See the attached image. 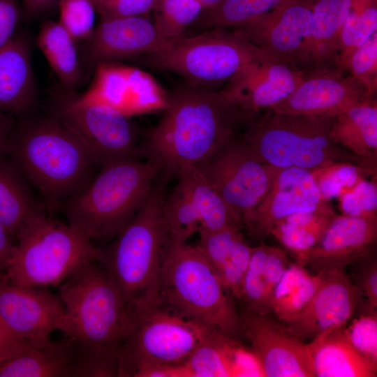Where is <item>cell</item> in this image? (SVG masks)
<instances>
[{
  "mask_svg": "<svg viewBox=\"0 0 377 377\" xmlns=\"http://www.w3.org/2000/svg\"><path fill=\"white\" fill-rule=\"evenodd\" d=\"M251 117L220 91L186 83L169 96L163 117L140 145L141 156L157 165L164 182L205 158Z\"/></svg>",
  "mask_w": 377,
  "mask_h": 377,
  "instance_id": "1",
  "label": "cell"
},
{
  "mask_svg": "<svg viewBox=\"0 0 377 377\" xmlns=\"http://www.w3.org/2000/svg\"><path fill=\"white\" fill-rule=\"evenodd\" d=\"M26 114L15 117L7 156L39 191L46 207L57 211L89 184L99 165L79 137L54 114L32 119Z\"/></svg>",
  "mask_w": 377,
  "mask_h": 377,
  "instance_id": "2",
  "label": "cell"
},
{
  "mask_svg": "<svg viewBox=\"0 0 377 377\" xmlns=\"http://www.w3.org/2000/svg\"><path fill=\"white\" fill-rule=\"evenodd\" d=\"M156 183L130 223L101 248L98 261L140 316L158 304L161 271L172 238L163 214L164 182L159 179Z\"/></svg>",
  "mask_w": 377,
  "mask_h": 377,
  "instance_id": "3",
  "label": "cell"
},
{
  "mask_svg": "<svg viewBox=\"0 0 377 377\" xmlns=\"http://www.w3.org/2000/svg\"><path fill=\"white\" fill-rule=\"evenodd\" d=\"M159 170L138 158L101 167L89 184L59 207L68 223L91 242L115 238L149 197Z\"/></svg>",
  "mask_w": 377,
  "mask_h": 377,
  "instance_id": "4",
  "label": "cell"
},
{
  "mask_svg": "<svg viewBox=\"0 0 377 377\" xmlns=\"http://www.w3.org/2000/svg\"><path fill=\"white\" fill-rule=\"evenodd\" d=\"M234 298L197 245L172 238L158 305L240 341L244 335Z\"/></svg>",
  "mask_w": 377,
  "mask_h": 377,
  "instance_id": "5",
  "label": "cell"
},
{
  "mask_svg": "<svg viewBox=\"0 0 377 377\" xmlns=\"http://www.w3.org/2000/svg\"><path fill=\"white\" fill-rule=\"evenodd\" d=\"M334 119L265 110L246 121L241 135L264 163L274 167L314 170L348 162L373 170L360 158L333 141Z\"/></svg>",
  "mask_w": 377,
  "mask_h": 377,
  "instance_id": "6",
  "label": "cell"
},
{
  "mask_svg": "<svg viewBox=\"0 0 377 377\" xmlns=\"http://www.w3.org/2000/svg\"><path fill=\"white\" fill-rule=\"evenodd\" d=\"M64 312L57 330L77 341L121 348L141 316L93 261L59 285Z\"/></svg>",
  "mask_w": 377,
  "mask_h": 377,
  "instance_id": "7",
  "label": "cell"
},
{
  "mask_svg": "<svg viewBox=\"0 0 377 377\" xmlns=\"http://www.w3.org/2000/svg\"><path fill=\"white\" fill-rule=\"evenodd\" d=\"M17 244L3 276L24 287L58 286L86 264L98 261L101 248L68 223L36 214L18 230Z\"/></svg>",
  "mask_w": 377,
  "mask_h": 377,
  "instance_id": "8",
  "label": "cell"
},
{
  "mask_svg": "<svg viewBox=\"0 0 377 377\" xmlns=\"http://www.w3.org/2000/svg\"><path fill=\"white\" fill-rule=\"evenodd\" d=\"M216 332L157 305L140 317L122 345L119 377H175L177 368Z\"/></svg>",
  "mask_w": 377,
  "mask_h": 377,
  "instance_id": "9",
  "label": "cell"
},
{
  "mask_svg": "<svg viewBox=\"0 0 377 377\" xmlns=\"http://www.w3.org/2000/svg\"><path fill=\"white\" fill-rule=\"evenodd\" d=\"M266 54L233 31L212 29L170 43L139 57L146 66L176 73L187 83L206 88L227 82Z\"/></svg>",
  "mask_w": 377,
  "mask_h": 377,
  "instance_id": "10",
  "label": "cell"
},
{
  "mask_svg": "<svg viewBox=\"0 0 377 377\" xmlns=\"http://www.w3.org/2000/svg\"><path fill=\"white\" fill-rule=\"evenodd\" d=\"M193 166L249 231L269 186L271 165L264 163L236 133Z\"/></svg>",
  "mask_w": 377,
  "mask_h": 377,
  "instance_id": "11",
  "label": "cell"
},
{
  "mask_svg": "<svg viewBox=\"0 0 377 377\" xmlns=\"http://www.w3.org/2000/svg\"><path fill=\"white\" fill-rule=\"evenodd\" d=\"M52 114L79 137L100 167L142 156L136 127L113 108L75 98L58 103Z\"/></svg>",
  "mask_w": 377,
  "mask_h": 377,
  "instance_id": "12",
  "label": "cell"
},
{
  "mask_svg": "<svg viewBox=\"0 0 377 377\" xmlns=\"http://www.w3.org/2000/svg\"><path fill=\"white\" fill-rule=\"evenodd\" d=\"M314 1L290 0L232 31L270 57L306 73Z\"/></svg>",
  "mask_w": 377,
  "mask_h": 377,
  "instance_id": "13",
  "label": "cell"
},
{
  "mask_svg": "<svg viewBox=\"0 0 377 377\" xmlns=\"http://www.w3.org/2000/svg\"><path fill=\"white\" fill-rule=\"evenodd\" d=\"M244 335L258 359L265 377H315L307 343L269 314L243 308Z\"/></svg>",
  "mask_w": 377,
  "mask_h": 377,
  "instance_id": "14",
  "label": "cell"
},
{
  "mask_svg": "<svg viewBox=\"0 0 377 377\" xmlns=\"http://www.w3.org/2000/svg\"><path fill=\"white\" fill-rule=\"evenodd\" d=\"M306 75L266 54L230 79L220 91L239 109L254 115L286 99Z\"/></svg>",
  "mask_w": 377,
  "mask_h": 377,
  "instance_id": "15",
  "label": "cell"
},
{
  "mask_svg": "<svg viewBox=\"0 0 377 377\" xmlns=\"http://www.w3.org/2000/svg\"><path fill=\"white\" fill-rule=\"evenodd\" d=\"M169 96L147 73L117 64L96 66L88 91L78 98L108 105L127 117L165 110Z\"/></svg>",
  "mask_w": 377,
  "mask_h": 377,
  "instance_id": "16",
  "label": "cell"
},
{
  "mask_svg": "<svg viewBox=\"0 0 377 377\" xmlns=\"http://www.w3.org/2000/svg\"><path fill=\"white\" fill-rule=\"evenodd\" d=\"M334 212L323 199L311 170L271 165L268 190L257 206L249 235L262 239L270 235L280 219L297 212Z\"/></svg>",
  "mask_w": 377,
  "mask_h": 377,
  "instance_id": "17",
  "label": "cell"
},
{
  "mask_svg": "<svg viewBox=\"0 0 377 377\" xmlns=\"http://www.w3.org/2000/svg\"><path fill=\"white\" fill-rule=\"evenodd\" d=\"M168 44L146 15L104 19L83 40L82 55L87 64L96 66L139 57L158 51Z\"/></svg>",
  "mask_w": 377,
  "mask_h": 377,
  "instance_id": "18",
  "label": "cell"
},
{
  "mask_svg": "<svg viewBox=\"0 0 377 377\" xmlns=\"http://www.w3.org/2000/svg\"><path fill=\"white\" fill-rule=\"evenodd\" d=\"M377 216L345 214L332 219L320 240L296 257L316 273L345 270L352 263L376 247Z\"/></svg>",
  "mask_w": 377,
  "mask_h": 377,
  "instance_id": "19",
  "label": "cell"
},
{
  "mask_svg": "<svg viewBox=\"0 0 377 377\" xmlns=\"http://www.w3.org/2000/svg\"><path fill=\"white\" fill-rule=\"evenodd\" d=\"M369 98L363 85L337 69L309 73L283 101L267 109L292 114L336 117Z\"/></svg>",
  "mask_w": 377,
  "mask_h": 377,
  "instance_id": "20",
  "label": "cell"
},
{
  "mask_svg": "<svg viewBox=\"0 0 377 377\" xmlns=\"http://www.w3.org/2000/svg\"><path fill=\"white\" fill-rule=\"evenodd\" d=\"M64 312L59 295L38 287L19 286L0 280V316L22 339L34 345L50 339Z\"/></svg>",
  "mask_w": 377,
  "mask_h": 377,
  "instance_id": "21",
  "label": "cell"
},
{
  "mask_svg": "<svg viewBox=\"0 0 377 377\" xmlns=\"http://www.w3.org/2000/svg\"><path fill=\"white\" fill-rule=\"evenodd\" d=\"M319 272V285L308 304L294 319L283 323L303 341L345 325L356 309L357 290L346 270Z\"/></svg>",
  "mask_w": 377,
  "mask_h": 377,
  "instance_id": "22",
  "label": "cell"
},
{
  "mask_svg": "<svg viewBox=\"0 0 377 377\" xmlns=\"http://www.w3.org/2000/svg\"><path fill=\"white\" fill-rule=\"evenodd\" d=\"M29 37L17 31L0 49V113L29 114L37 99Z\"/></svg>",
  "mask_w": 377,
  "mask_h": 377,
  "instance_id": "23",
  "label": "cell"
},
{
  "mask_svg": "<svg viewBox=\"0 0 377 377\" xmlns=\"http://www.w3.org/2000/svg\"><path fill=\"white\" fill-rule=\"evenodd\" d=\"M197 244L223 285L239 300L243 278L253 248L239 228L199 232Z\"/></svg>",
  "mask_w": 377,
  "mask_h": 377,
  "instance_id": "24",
  "label": "cell"
},
{
  "mask_svg": "<svg viewBox=\"0 0 377 377\" xmlns=\"http://www.w3.org/2000/svg\"><path fill=\"white\" fill-rule=\"evenodd\" d=\"M316 377H374L377 368L354 348L346 326L331 327L307 343Z\"/></svg>",
  "mask_w": 377,
  "mask_h": 377,
  "instance_id": "25",
  "label": "cell"
},
{
  "mask_svg": "<svg viewBox=\"0 0 377 377\" xmlns=\"http://www.w3.org/2000/svg\"><path fill=\"white\" fill-rule=\"evenodd\" d=\"M352 0H315L306 53V74L336 69L341 29Z\"/></svg>",
  "mask_w": 377,
  "mask_h": 377,
  "instance_id": "26",
  "label": "cell"
},
{
  "mask_svg": "<svg viewBox=\"0 0 377 377\" xmlns=\"http://www.w3.org/2000/svg\"><path fill=\"white\" fill-rule=\"evenodd\" d=\"M76 349L71 338L50 339L0 362V377H72Z\"/></svg>",
  "mask_w": 377,
  "mask_h": 377,
  "instance_id": "27",
  "label": "cell"
},
{
  "mask_svg": "<svg viewBox=\"0 0 377 377\" xmlns=\"http://www.w3.org/2000/svg\"><path fill=\"white\" fill-rule=\"evenodd\" d=\"M331 138L376 171V98H366L334 117Z\"/></svg>",
  "mask_w": 377,
  "mask_h": 377,
  "instance_id": "28",
  "label": "cell"
},
{
  "mask_svg": "<svg viewBox=\"0 0 377 377\" xmlns=\"http://www.w3.org/2000/svg\"><path fill=\"white\" fill-rule=\"evenodd\" d=\"M245 348L239 341L216 332L180 367L179 377L240 376V362Z\"/></svg>",
  "mask_w": 377,
  "mask_h": 377,
  "instance_id": "29",
  "label": "cell"
},
{
  "mask_svg": "<svg viewBox=\"0 0 377 377\" xmlns=\"http://www.w3.org/2000/svg\"><path fill=\"white\" fill-rule=\"evenodd\" d=\"M6 156H0V221L12 237L29 219L43 211L26 180Z\"/></svg>",
  "mask_w": 377,
  "mask_h": 377,
  "instance_id": "30",
  "label": "cell"
},
{
  "mask_svg": "<svg viewBox=\"0 0 377 377\" xmlns=\"http://www.w3.org/2000/svg\"><path fill=\"white\" fill-rule=\"evenodd\" d=\"M75 42L59 22L52 20L42 24L36 40L61 83L70 90L78 87L83 78Z\"/></svg>",
  "mask_w": 377,
  "mask_h": 377,
  "instance_id": "31",
  "label": "cell"
},
{
  "mask_svg": "<svg viewBox=\"0 0 377 377\" xmlns=\"http://www.w3.org/2000/svg\"><path fill=\"white\" fill-rule=\"evenodd\" d=\"M177 177V182L186 191L200 214L202 223L200 231L243 228L226 202L205 181L195 166L181 168Z\"/></svg>",
  "mask_w": 377,
  "mask_h": 377,
  "instance_id": "32",
  "label": "cell"
},
{
  "mask_svg": "<svg viewBox=\"0 0 377 377\" xmlns=\"http://www.w3.org/2000/svg\"><path fill=\"white\" fill-rule=\"evenodd\" d=\"M320 276V272L311 274L300 263L288 266L274 291L271 313L282 323L294 319L312 297Z\"/></svg>",
  "mask_w": 377,
  "mask_h": 377,
  "instance_id": "33",
  "label": "cell"
},
{
  "mask_svg": "<svg viewBox=\"0 0 377 377\" xmlns=\"http://www.w3.org/2000/svg\"><path fill=\"white\" fill-rule=\"evenodd\" d=\"M336 214L319 211L295 212L278 221L270 235L297 257L320 240Z\"/></svg>",
  "mask_w": 377,
  "mask_h": 377,
  "instance_id": "34",
  "label": "cell"
},
{
  "mask_svg": "<svg viewBox=\"0 0 377 377\" xmlns=\"http://www.w3.org/2000/svg\"><path fill=\"white\" fill-rule=\"evenodd\" d=\"M377 32V0H352L341 29L336 69L346 72L353 52Z\"/></svg>",
  "mask_w": 377,
  "mask_h": 377,
  "instance_id": "35",
  "label": "cell"
},
{
  "mask_svg": "<svg viewBox=\"0 0 377 377\" xmlns=\"http://www.w3.org/2000/svg\"><path fill=\"white\" fill-rule=\"evenodd\" d=\"M290 0H223L204 10L196 21L203 29H232L278 8Z\"/></svg>",
  "mask_w": 377,
  "mask_h": 377,
  "instance_id": "36",
  "label": "cell"
},
{
  "mask_svg": "<svg viewBox=\"0 0 377 377\" xmlns=\"http://www.w3.org/2000/svg\"><path fill=\"white\" fill-rule=\"evenodd\" d=\"M204 10L198 0H159L153 11L154 24L161 37L170 43L184 36Z\"/></svg>",
  "mask_w": 377,
  "mask_h": 377,
  "instance_id": "37",
  "label": "cell"
},
{
  "mask_svg": "<svg viewBox=\"0 0 377 377\" xmlns=\"http://www.w3.org/2000/svg\"><path fill=\"white\" fill-rule=\"evenodd\" d=\"M163 214L174 239L186 242L193 233L201 230L200 214L179 182L172 193L165 198Z\"/></svg>",
  "mask_w": 377,
  "mask_h": 377,
  "instance_id": "38",
  "label": "cell"
},
{
  "mask_svg": "<svg viewBox=\"0 0 377 377\" xmlns=\"http://www.w3.org/2000/svg\"><path fill=\"white\" fill-rule=\"evenodd\" d=\"M119 354L118 348L77 341L72 377L119 376Z\"/></svg>",
  "mask_w": 377,
  "mask_h": 377,
  "instance_id": "39",
  "label": "cell"
},
{
  "mask_svg": "<svg viewBox=\"0 0 377 377\" xmlns=\"http://www.w3.org/2000/svg\"><path fill=\"white\" fill-rule=\"evenodd\" d=\"M311 171L320 195L325 201L340 196L362 179L376 177V172L348 162L334 163Z\"/></svg>",
  "mask_w": 377,
  "mask_h": 377,
  "instance_id": "40",
  "label": "cell"
},
{
  "mask_svg": "<svg viewBox=\"0 0 377 377\" xmlns=\"http://www.w3.org/2000/svg\"><path fill=\"white\" fill-rule=\"evenodd\" d=\"M269 246L261 244L253 248L249 266L243 278L239 300L244 309L252 312L267 314L271 311L265 300L264 271Z\"/></svg>",
  "mask_w": 377,
  "mask_h": 377,
  "instance_id": "41",
  "label": "cell"
},
{
  "mask_svg": "<svg viewBox=\"0 0 377 377\" xmlns=\"http://www.w3.org/2000/svg\"><path fill=\"white\" fill-rule=\"evenodd\" d=\"M350 265L354 268L353 271V280L352 281L357 294L356 309L357 307L362 309V313L361 315H377L376 247L355 260Z\"/></svg>",
  "mask_w": 377,
  "mask_h": 377,
  "instance_id": "42",
  "label": "cell"
},
{
  "mask_svg": "<svg viewBox=\"0 0 377 377\" xmlns=\"http://www.w3.org/2000/svg\"><path fill=\"white\" fill-rule=\"evenodd\" d=\"M59 24L75 40H84L94 29V0H59Z\"/></svg>",
  "mask_w": 377,
  "mask_h": 377,
  "instance_id": "43",
  "label": "cell"
},
{
  "mask_svg": "<svg viewBox=\"0 0 377 377\" xmlns=\"http://www.w3.org/2000/svg\"><path fill=\"white\" fill-rule=\"evenodd\" d=\"M346 71L363 85L369 98H376L377 32L353 52L347 62Z\"/></svg>",
  "mask_w": 377,
  "mask_h": 377,
  "instance_id": "44",
  "label": "cell"
},
{
  "mask_svg": "<svg viewBox=\"0 0 377 377\" xmlns=\"http://www.w3.org/2000/svg\"><path fill=\"white\" fill-rule=\"evenodd\" d=\"M339 198L342 214L360 217L377 216L376 179H361L344 191Z\"/></svg>",
  "mask_w": 377,
  "mask_h": 377,
  "instance_id": "45",
  "label": "cell"
},
{
  "mask_svg": "<svg viewBox=\"0 0 377 377\" xmlns=\"http://www.w3.org/2000/svg\"><path fill=\"white\" fill-rule=\"evenodd\" d=\"M346 330L357 351L377 368V315H360Z\"/></svg>",
  "mask_w": 377,
  "mask_h": 377,
  "instance_id": "46",
  "label": "cell"
},
{
  "mask_svg": "<svg viewBox=\"0 0 377 377\" xmlns=\"http://www.w3.org/2000/svg\"><path fill=\"white\" fill-rule=\"evenodd\" d=\"M159 0H94L101 20L145 16L154 11Z\"/></svg>",
  "mask_w": 377,
  "mask_h": 377,
  "instance_id": "47",
  "label": "cell"
},
{
  "mask_svg": "<svg viewBox=\"0 0 377 377\" xmlns=\"http://www.w3.org/2000/svg\"><path fill=\"white\" fill-rule=\"evenodd\" d=\"M288 256L281 249L269 246L264 271L265 300L271 311L274 291L288 267Z\"/></svg>",
  "mask_w": 377,
  "mask_h": 377,
  "instance_id": "48",
  "label": "cell"
},
{
  "mask_svg": "<svg viewBox=\"0 0 377 377\" xmlns=\"http://www.w3.org/2000/svg\"><path fill=\"white\" fill-rule=\"evenodd\" d=\"M22 15V10L17 0H0V49L17 32Z\"/></svg>",
  "mask_w": 377,
  "mask_h": 377,
  "instance_id": "49",
  "label": "cell"
},
{
  "mask_svg": "<svg viewBox=\"0 0 377 377\" xmlns=\"http://www.w3.org/2000/svg\"><path fill=\"white\" fill-rule=\"evenodd\" d=\"M32 346L14 332L0 316V362L13 357Z\"/></svg>",
  "mask_w": 377,
  "mask_h": 377,
  "instance_id": "50",
  "label": "cell"
},
{
  "mask_svg": "<svg viewBox=\"0 0 377 377\" xmlns=\"http://www.w3.org/2000/svg\"><path fill=\"white\" fill-rule=\"evenodd\" d=\"M15 122V116L0 113V156L8 154L9 140Z\"/></svg>",
  "mask_w": 377,
  "mask_h": 377,
  "instance_id": "51",
  "label": "cell"
},
{
  "mask_svg": "<svg viewBox=\"0 0 377 377\" xmlns=\"http://www.w3.org/2000/svg\"><path fill=\"white\" fill-rule=\"evenodd\" d=\"M13 247L10 236L0 221V280L5 273Z\"/></svg>",
  "mask_w": 377,
  "mask_h": 377,
  "instance_id": "52",
  "label": "cell"
},
{
  "mask_svg": "<svg viewBox=\"0 0 377 377\" xmlns=\"http://www.w3.org/2000/svg\"><path fill=\"white\" fill-rule=\"evenodd\" d=\"M59 0H22L23 13L28 17L42 15L51 9Z\"/></svg>",
  "mask_w": 377,
  "mask_h": 377,
  "instance_id": "53",
  "label": "cell"
},
{
  "mask_svg": "<svg viewBox=\"0 0 377 377\" xmlns=\"http://www.w3.org/2000/svg\"><path fill=\"white\" fill-rule=\"evenodd\" d=\"M202 6L204 7L205 10H210L219 4H220L223 0H198Z\"/></svg>",
  "mask_w": 377,
  "mask_h": 377,
  "instance_id": "54",
  "label": "cell"
}]
</instances>
